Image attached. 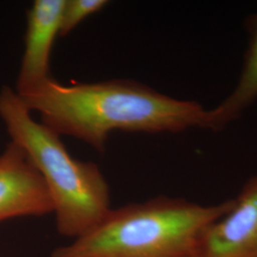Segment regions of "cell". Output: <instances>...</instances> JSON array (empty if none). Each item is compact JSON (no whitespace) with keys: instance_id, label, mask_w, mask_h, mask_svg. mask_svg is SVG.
Masks as SVG:
<instances>
[{"instance_id":"1","label":"cell","mask_w":257,"mask_h":257,"mask_svg":"<svg viewBox=\"0 0 257 257\" xmlns=\"http://www.w3.org/2000/svg\"><path fill=\"white\" fill-rule=\"evenodd\" d=\"M19 97L58 136L77 138L101 153L113 131L179 134L210 127V110L198 102L128 79L64 85L51 77Z\"/></svg>"},{"instance_id":"2","label":"cell","mask_w":257,"mask_h":257,"mask_svg":"<svg viewBox=\"0 0 257 257\" xmlns=\"http://www.w3.org/2000/svg\"><path fill=\"white\" fill-rule=\"evenodd\" d=\"M232 203L203 205L161 195L110 209L92 230L55 248L52 257H196L203 231Z\"/></svg>"},{"instance_id":"3","label":"cell","mask_w":257,"mask_h":257,"mask_svg":"<svg viewBox=\"0 0 257 257\" xmlns=\"http://www.w3.org/2000/svg\"><path fill=\"white\" fill-rule=\"evenodd\" d=\"M0 118L46 184L58 232L76 239L98 225L110 211L109 185L98 166L71 156L60 136L34 119L8 86L0 90Z\"/></svg>"},{"instance_id":"4","label":"cell","mask_w":257,"mask_h":257,"mask_svg":"<svg viewBox=\"0 0 257 257\" xmlns=\"http://www.w3.org/2000/svg\"><path fill=\"white\" fill-rule=\"evenodd\" d=\"M196 257H257V174L229 211L204 230Z\"/></svg>"},{"instance_id":"5","label":"cell","mask_w":257,"mask_h":257,"mask_svg":"<svg viewBox=\"0 0 257 257\" xmlns=\"http://www.w3.org/2000/svg\"><path fill=\"white\" fill-rule=\"evenodd\" d=\"M54 212L46 184L26 153L10 142L0 155V222Z\"/></svg>"},{"instance_id":"6","label":"cell","mask_w":257,"mask_h":257,"mask_svg":"<svg viewBox=\"0 0 257 257\" xmlns=\"http://www.w3.org/2000/svg\"><path fill=\"white\" fill-rule=\"evenodd\" d=\"M65 0H36L27 12V25L15 91L19 96L51 78V55L60 36Z\"/></svg>"},{"instance_id":"7","label":"cell","mask_w":257,"mask_h":257,"mask_svg":"<svg viewBox=\"0 0 257 257\" xmlns=\"http://www.w3.org/2000/svg\"><path fill=\"white\" fill-rule=\"evenodd\" d=\"M248 47L232 91L210 110L209 131L218 132L236 121L257 101V13L247 20Z\"/></svg>"},{"instance_id":"8","label":"cell","mask_w":257,"mask_h":257,"mask_svg":"<svg viewBox=\"0 0 257 257\" xmlns=\"http://www.w3.org/2000/svg\"><path fill=\"white\" fill-rule=\"evenodd\" d=\"M107 0H65L61 15L60 37L68 36L83 20L107 6Z\"/></svg>"}]
</instances>
